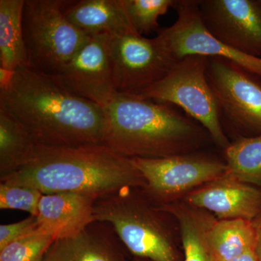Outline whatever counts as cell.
<instances>
[{
    "label": "cell",
    "mask_w": 261,
    "mask_h": 261,
    "mask_svg": "<svg viewBox=\"0 0 261 261\" xmlns=\"http://www.w3.org/2000/svg\"><path fill=\"white\" fill-rule=\"evenodd\" d=\"M0 110L16 120L39 147L106 145L102 108L29 66L15 70L10 83L0 89Z\"/></svg>",
    "instance_id": "1"
},
{
    "label": "cell",
    "mask_w": 261,
    "mask_h": 261,
    "mask_svg": "<svg viewBox=\"0 0 261 261\" xmlns=\"http://www.w3.org/2000/svg\"><path fill=\"white\" fill-rule=\"evenodd\" d=\"M1 182L34 187L43 195L73 192L97 200L146 185L132 159L105 145L38 147L28 164Z\"/></svg>",
    "instance_id": "2"
},
{
    "label": "cell",
    "mask_w": 261,
    "mask_h": 261,
    "mask_svg": "<svg viewBox=\"0 0 261 261\" xmlns=\"http://www.w3.org/2000/svg\"><path fill=\"white\" fill-rule=\"evenodd\" d=\"M102 109L106 145L130 159L189 153L211 137L200 123L168 103L116 93Z\"/></svg>",
    "instance_id": "3"
},
{
    "label": "cell",
    "mask_w": 261,
    "mask_h": 261,
    "mask_svg": "<svg viewBox=\"0 0 261 261\" xmlns=\"http://www.w3.org/2000/svg\"><path fill=\"white\" fill-rule=\"evenodd\" d=\"M66 0H25L22 25L28 66L54 77L90 38L63 13Z\"/></svg>",
    "instance_id": "4"
},
{
    "label": "cell",
    "mask_w": 261,
    "mask_h": 261,
    "mask_svg": "<svg viewBox=\"0 0 261 261\" xmlns=\"http://www.w3.org/2000/svg\"><path fill=\"white\" fill-rule=\"evenodd\" d=\"M159 208L130 195V190L98 199L94 205L96 222L108 224L136 256L152 261H176L167 229Z\"/></svg>",
    "instance_id": "5"
},
{
    "label": "cell",
    "mask_w": 261,
    "mask_h": 261,
    "mask_svg": "<svg viewBox=\"0 0 261 261\" xmlns=\"http://www.w3.org/2000/svg\"><path fill=\"white\" fill-rule=\"evenodd\" d=\"M207 59L186 57L176 62L162 80L133 95L181 108L207 130L214 143L225 149L230 142L221 127L217 102L206 77Z\"/></svg>",
    "instance_id": "6"
},
{
    "label": "cell",
    "mask_w": 261,
    "mask_h": 261,
    "mask_svg": "<svg viewBox=\"0 0 261 261\" xmlns=\"http://www.w3.org/2000/svg\"><path fill=\"white\" fill-rule=\"evenodd\" d=\"M206 77L217 102L223 130L233 128L239 139L260 135V75L231 60L208 57Z\"/></svg>",
    "instance_id": "7"
},
{
    "label": "cell",
    "mask_w": 261,
    "mask_h": 261,
    "mask_svg": "<svg viewBox=\"0 0 261 261\" xmlns=\"http://www.w3.org/2000/svg\"><path fill=\"white\" fill-rule=\"evenodd\" d=\"M109 58L116 93L135 94L162 80L176 62L159 38L136 32L109 35Z\"/></svg>",
    "instance_id": "8"
},
{
    "label": "cell",
    "mask_w": 261,
    "mask_h": 261,
    "mask_svg": "<svg viewBox=\"0 0 261 261\" xmlns=\"http://www.w3.org/2000/svg\"><path fill=\"white\" fill-rule=\"evenodd\" d=\"M176 22L157 37L176 61L188 56L221 57L231 60L261 76V58L242 54L213 35L201 18L199 0H176Z\"/></svg>",
    "instance_id": "9"
},
{
    "label": "cell",
    "mask_w": 261,
    "mask_h": 261,
    "mask_svg": "<svg viewBox=\"0 0 261 261\" xmlns=\"http://www.w3.org/2000/svg\"><path fill=\"white\" fill-rule=\"evenodd\" d=\"M188 154L132 160L145 179V188L149 195L166 200L227 173L226 163Z\"/></svg>",
    "instance_id": "10"
},
{
    "label": "cell",
    "mask_w": 261,
    "mask_h": 261,
    "mask_svg": "<svg viewBox=\"0 0 261 261\" xmlns=\"http://www.w3.org/2000/svg\"><path fill=\"white\" fill-rule=\"evenodd\" d=\"M206 28L220 42L261 58V0H199Z\"/></svg>",
    "instance_id": "11"
},
{
    "label": "cell",
    "mask_w": 261,
    "mask_h": 261,
    "mask_svg": "<svg viewBox=\"0 0 261 261\" xmlns=\"http://www.w3.org/2000/svg\"><path fill=\"white\" fill-rule=\"evenodd\" d=\"M76 95L103 108L116 94L109 58V34L90 36L68 64L53 77Z\"/></svg>",
    "instance_id": "12"
},
{
    "label": "cell",
    "mask_w": 261,
    "mask_h": 261,
    "mask_svg": "<svg viewBox=\"0 0 261 261\" xmlns=\"http://www.w3.org/2000/svg\"><path fill=\"white\" fill-rule=\"evenodd\" d=\"M192 207L214 213L219 220L253 221L261 215V191L227 173L188 195Z\"/></svg>",
    "instance_id": "13"
},
{
    "label": "cell",
    "mask_w": 261,
    "mask_h": 261,
    "mask_svg": "<svg viewBox=\"0 0 261 261\" xmlns=\"http://www.w3.org/2000/svg\"><path fill=\"white\" fill-rule=\"evenodd\" d=\"M97 199L83 194H44L37 216L39 232L55 240L71 238L96 222L94 205Z\"/></svg>",
    "instance_id": "14"
},
{
    "label": "cell",
    "mask_w": 261,
    "mask_h": 261,
    "mask_svg": "<svg viewBox=\"0 0 261 261\" xmlns=\"http://www.w3.org/2000/svg\"><path fill=\"white\" fill-rule=\"evenodd\" d=\"M63 13L70 23L89 36L135 32L122 0L68 1Z\"/></svg>",
    "instance_id": "15"
},
{
    "label": "cell",
    "mask_w": 261,
    "mask_h": 261,
    "mask_svg": "<svg viewBox=\"0 0 261 261\" xmlns=\"http://www.w3.org/2000/svg\"><path fill=\"white\" fill-rule=\"evenodd\" d=\"M96 224L75 236L56 240L44 261H125L113 237Z\"/></svg>",
    "instance_id": "16"
},
{
    "label": "cell",
    "mask_w": 261,
    "mask_h": 261,
    "mask_svg": "<svg viewBox=\"0 0 261 261\" xmlns=\"http://www.w3.org/2000/svg\"><path fill=\"white\" fill-rule=\"evenodd\" d=\"M25 0H0V68L28 66L22 14Z\"/></svg>",
    "instance_id": "17"
},
{
    "label": "cell",
    "mask_w": 261,
    "mask_h": 261,
    "mask_svg": "<svg viewBox=\"0 0 261 261\" xmlns=\"http://www.w3.org/2000/svg\"><path fill=\"white\" fill-rule=\"evenodd\" d=\"M209 246L216 261H228L255 250V231L252 221L214 220L207 234Z\"/></svg>",
    "instance_id": "18"
},
{
    "label": "cell",
    "mask_w": 261,
    "mask_h": 261,
    "mask_svg": "<svg viewBox=\"0 0 261 261\" xmlns=\"http://www.w3.org/2000/svg\"><path fill=\"white\" fill-rule=\"evenodd\" d=\"M37 144L16 120L0 110V178L10 176L28 164Z\"/></svg>",
    "instance_id": "19"
},
{
    "label": "cell",
    "mask_w": 261,
    "mask_h": 261,
    "mask_svg": "<svg viewBox=\"0 0 261 261\" xmlns=\"http://www.w3.org/2000/svg\"><path fill=\"white\" fill-rule=\"evenodd\" d=\"M159 209L174 215L179 222L184 261H216L207 240L209 228L215 219L200 211L181 206L165 205Z\"/></svg>",
    "instance_id": "20"
},
{
    "label": "cell",
    "mask_w": 261,
    "mask_h": 261,
    "mask_svg": "<svg viewBox=\"0 0 261 261\" xmlns=\"http://www.w3.org/2000/svg\"><path fill=\"white\" fill-rule=\"evenodd\" d=\"M224 152L228 174L248 185H261V135L238 139Z\"/></svg>",
    "instance_id": "21"
},
{
    "label": "cell",
    "mask_w": 261,
    "mask_h": 261,
    "mask_svg": "<svg viewBox=\"0 0 261 261\" xmlns=\"http://www.w3.org/2000/svg\"><path fill=\"white\" fill-rule=\"evenodd\" d=\"M128 20L136 32L143 34L159 28L158 18L173 8L176 0H122Z\"/></svg>",
    "instance_id": "22"
},
{
    "label": "cell",
    "mask_w": 261,
    "mask_h": 261,
    "mask_svg": "<svg viewBox=\"0 0 261 261\" xmlns=\"http://www.w3.org/2000/svg\"><path fill=\"white\" fill-rule=\"evenodd\" d=\"M55 241L49 235L37 231L0 250V261H44Z\"/></svg>",
    "instance_id": "23"
},
{
    "label": "cell",
    "mask_w": 261,
    "mask_h": 261,
    "mask_svg": "<svg viewBox=\"0 0 261 261\" xmlns=\"http://www.w3.org/2000/svg\"><path fill=\"white\" fill-rule=\"evenodd\" d=\"M42 195V192L34 187L1 182L0 208L22 211L37 216Z\"/></svg>",
    "instance_id": "24"
},
{
    "label": "cell",
    "mask_w": 261,
    "mask_h": 261,
    "mask_svg": "<svg viewBox=\"0 0 261 261\" xmlns=\"http://www.w3.org/2000/svg\"><path fill=\"white\" fill-rule=\"evenodd\" d=\"M39 223L37 216H29L27 219L13 223L2 224L0 226V250L7 245L37 232Z\"/></svg>",
    "instance_id": "25"
},
{
    "label": "cell",
    "mask_w": 261,
    "mask_h": 261,
    "mask_svg": "<svg viewBox=\"0 0 261 261\" xmlns=\"http://www.w3.org/2000/svg\"><path fill=\"white\" fill-rule=\"evenodd\" d=\"M255 231V252L259 261H261V215L252 221Z\"/></svg>",
    "instance_id": "26"
},
{
    "label": "cell",
    "mask_w": 261,
    "mask_h": 261,
    "mask_svg": "<svg viewBox=\"0 0 261 261\" xmlns=\"http://www.w3.org/2000/svg\"><path fill=\"white\" fill-rule=\"evenodd\" d=\"M228 261H259V260L255 254V250H252Z\"/></svg>",
    "instance_id": "27"
}]
</instances>
